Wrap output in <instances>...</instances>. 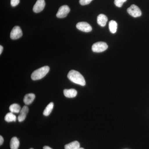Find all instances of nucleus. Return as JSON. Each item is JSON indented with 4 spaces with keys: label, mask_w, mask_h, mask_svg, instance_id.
<instances>
[{
    "label": "nucleus",
    "mask_w": 149,
    "mask_h": 149,
    "mask_svg": "<svg viewBox=\"0 0 149 149\" xmlns=\"http://www.w3.org/2000/svg\"><path fill=\"white\" fill-rule=\"evenodd\" d=\"M68 77L71 82L81 86H85L86 82L85 78L80 72L74 70L69 71L68 74Z\"/></svg>",
    "instance_id": "f257e3e1"
},
{
    "label": "nucleus",
    "mask_w": 149,
    "mask_h": 149,
    "mask_svg": "<svg viewBox=\"0 0 149 149\" xmlns=\"http://www.w3.org/2000/svg\"><path fill=\"white\" fill-rule=\"evenodd\" d=\"M49 66H45L36 70L31 74V78L33 80H40L46 76L49 71Z\"/></svg>",
    "instance_id": "f03ea898"
},
{
    "label": "nucleus",
    "mask_w": 149,
    "mask_h": 149,
    "mask_svg": "<svg viewBox=\"0 0 149 149\" xmlns=\"http://www.w3.org/2000/svg\"><path fill=\"white\" fill-rule=\"evenodd\" d=\"M107 45L104 42H97L92 46V49L93 52L100 53L106 50L108 48Z\"/></svg>",
    "instance_id": "7ed1b4c3"
},
{
    "label": "nucleus",
    "mask_w": 149,
    "mask_h": 149,
    "mask_svg": "<svg viewBox=\"0 0 149 149\" xmlns=\"http://www.w3.org/2000/svg\"><path fill=\"white\" fill-rule=\"evenodd\" d=\"M127 12L131 16L134 17H139L142 15V12L139 7L132 5L127 9Z\"/></svg>",
    "instance_id": "20e7f679"
},
{
    "label": "nucleus",
    "mask_w": 149,
    "mask_h": 149,
    "mask_svg": "<svg viewBox=\"0 0 149 149\" xmlns=\"http://www.w3.org/2000/svg\"><path fill=\"white\" fill-rule=\"evenodd\" d=\"M70 11V8L68 6L63 5L61 6L56 14V17L58 18H63L66 17Z\"/></svg>",
    "instance_id": "39448f33"
},
{
    "label": "nucleus",
    "mask_w": 149,
    "mask_h": 149,
    "mask_svg": "<svg viewBox=\"0 0 149 149\" xmlns=\"http://www.w3.org/2000/svg\"><path fill=\"white\" fill-rule=\"evenodd\" d=\"M22 36V31L19 26H16L14 27L10 32V37L12 40L19 39Z\"/></svg>",
    "instance_id": "423d86ee"
},
{
    "label": "nucleus",
    "mask_w": 149,
    "mask_h": 149,
    "mask_svg": "<svg viewBox=\"0 0 149 149\" xmlns=\"http://www.w3.org/2000/svg\"><path fill=\"white\" fill-rule=\"evenodd\" d=\"M76 27L80 31L85 32H90L92 30L91 25L86 22H78L76 24Z\"/></svg>",
    "instance_id": "0eeeda50"
},
{
    "label": "nucleus",
    "mask_w": 149,
    "mask_h": 149,
    "mask_svg": "<svg viewBox=\"0 0 149 149\" xmlns=\"http://www.w3.org/2000/svg\"><path fill=\"white\" fill-rule=\"evenodd\" d=\"M45 0H37L33 7V10L35 13H39L45 8Z\"/></svg>",
    "instance_id": "6e6552de"
},
{
    "label": "nucleus",
    "mask_w": 149,
    "mask_h": 149,
    "mask_svg": "<svg viewBox=\"0 0 149 149\" xmlns=\"http://www.w3.org/2000/svg\"><path fill=\"white\" fill-rule=\"evenodd\" d=\"M28 111H29V109H28V107L26 106H24L20 110L18 118H17L19 122H22L25 120Z\"/></svg>",
    "instance_id": "1a4fd4ad"
},
{
    "label": "nucleus",
    "mask_w": 149,
    "mask_h": 149,
    "mask_svg": "<svg viewBox=\"0 0 149 149\" xmlns=\"http://www.w3.org/2000/svg\"><path fill=\"white\" fill-rule=\"evenodd\" d=\"M107 21V17L102 14L99 15L97 18V22L98 24L102 27H104L106 25Z\"/></svg>",
    "instance_id": "9d476101"
},
{
    "label": "nucleus",
    "mask_w": 149,
    "mask_h": 149,
    "mask_svg": "<svg viewBox=\"0 0 149 149\" xmlns=\"http://www.w3.org/2000/svg\"><path fill=\"white\" fill-rule=\"evenodd\" d=\"M63 94L67 98H73L77 95V91L74 89H65L63 91Z\"/></svg>",
    "instance_id": "9b49d317"
},
{
    "label": "nucleus",
    "mask_w": 149,
    "mask_h": 149,
    "mask_svg": "<svg viewBox=\"0 0 149 149\" xmlns=\"http://www.w3.org/2000/svg\"><path fill=\"white\" fill-rule=\"evenodd\" d=\"M35 98V94H33V93H29V94H27L24 96L23 101L25 104L28 105L33 102Z\"/></svg>",
    "instance_id": "f8f14e48"
},
{
    "label": "nucleus",
    "mask_w": 149,
    "mask_h": 149,
    "mask_svg": "<svg viewBox=\"0 0 149 149\" xmlns=\"http://www.w3.org/2000/svg\"><path fill=\"white\" fill-rule=\"evenodd\" d=\"M65 149H79L80 148V144L77 141H74L65 145Z\"/></svg>",
    "instance_id": "ddd939ff"
},
{
    "label": "nucleus",
    "mask_w": 149,
    "mask_h": 149,
    "mask_svg": "<svg viewBox=\"0 0 149 149\" xmlns=\"http://www.w3.org/2000/svg\"><path fill=\"white\" fill-rule=\"evenodd\" d=\"M19 145V141L17 137H14L12 138L10 142L11 149H18Z\"/></svg>",
    "instance_id": "4468645a"
},
{
    "label": "nucleus",
    "mask_w": 149,
    "mask_h": 149,
    "mask_svg": "<svg viewBox=\"0 0 149 149\" xmlns=\"http://www.w3.org/2000/svg\"><path fill=\"white\" fill-rule=\"evenodd\" d=\"M110 31L113 34H114L117 31L118 24L117 22L114 20H111L109 22Z\"/></svg>",
    "instance_id": "2eb2a0df"
},
{
    "label": "nucleus",
    "mask_w": 149,
    "mask_h": 149,
    "mask_svg": "<svg viewBox=\"0 0 149 149\" xmlns=\"http://www.w3.org/2000/svg\"><path fill=\"white\" fill-rule=\"evenodd\" d=\"M21 107L17 104H13L11 105L9 107V110L11 112L13 113H18L21 110Z\"/></svg>",
    "instance_id": "dca6fc26"
},
{
    "label": "nucleus",
    "mask_w": 149,
    "mask_h": 149,
    "mask_svg": "<svg viewBox=\"0 0 149 149\" xmlns=\"http://www.w3.org/2000/svg\"><path fill=\"white\" fill-rule=\"evenodd\" d=\"M5 120L7 122H13L16 120V116L13 114V113L10 112L7 113L5 117Z\"/></svg>",
    "instance_id": "f3484780"
},
{
    "label": "nucleus",
    "mask_w": 149,
    "mask_h": 149,
    "mask_svg": "<svg viewBox=\"0 0 149 149\" xmlns=\"http://www.w3.org/2000/svg\"><path fill=\"white\" fill-rule=\"evenodd\" d=\"M54 104L53 102H50L47 106L43 112V114L45 116H48L50 114L53 109Z\"/></svg>",
    "instance_id": "a211bd4d"
},
{
    "label": "nucleus",
    "mask_w": 149,
    "mask_h": 149,
    "mask_svg": "<svg viewBox=\"0 0 149 149\" xmlns=\"http://www.w3.org/2000/svg\"><path fill=\"white\" fill-rule=\"evenodd\" d=\"M127 0H115L114 4L118 7H121L123 3L126 2Z\"/></svg>",
    "instance_id": "6ab92c4d"
},
{
    "label": "nucleus",
    "mask_w": 149,
    "mask_h": 149,
    "mask_svg": "<svg viewBox=\"0 0 149 149\" xmlns=\"http://www.w3.org/2000/svg\"><path fill=\"white\" fill-rule=\"evenodd\" d=\"M93 0H80L79 3L81 5L85 6L89 4Z\"/></svg>",
    "instance_id": "aec40b11"
},
{
    "label": "nucleus",
    "mask_w": 149,
    "mask_h": 149,
    "mask_svg": "<svg viewBox=\"0 0 149 149\" xmlns=\"http://www.w3.org/2000/svg\"><path fill=\"white\" fill-rule=\"evenodd\" d=\"M19 3V0H11V5L13 7H15L18 5Z\"/></svg>",
    "instance_id": "412c9836"
},
{
    "label": "nucleus",
    "mask_w": 149,
    "mask_h": 149,
    "mask_svg": "<svg viewBox=\"0 0 149 149\" xmlns=\"http://www.w3.org/2000/svg\"><path fill=\"white\" fill-rule=\"evenodd\" d=\"M4 142V139L3 138L2 136H0V145L1 146L3 144Z\"/></svg>",
    "instance_id": "4be33fe9"
},
{
    "label": "nucleus",
    "mask_w": 149,
    "mask_h": 149,
    "mask_svg": "<svg viewBox=\"0 0 149 149\" xmlns=\"http://www.w3.org/2000/svg\"><path fill=\"white\" fill-rule=\"evenodd\" d=\"M3 47L1 45L0 46V54H2L3 51Z\"/></svg>",
    "instance_id": "5701e85b"
},
{
    "label": "nucleus",
    "mask_w": 149,
    "mask_h": 149,
    "mask_svg": "<svg viewBox=\"0 0 149 149\" xmlns=\"http://www.w3.org/2000/svg\"><path fill=\"white\" fill-rule=\"evenodd\" d=\"M43 149H52V148H51L50 147L47 146H45L43 147Z\"/></svg>",
    "instance_id": "b1692460"
},
{
    "label": "nucleus",
    "mask_w": 149,
    "mask_h": 149,
    "mask_svg": "<svg viewBox=\"0 0 149 149\" xmlns=\"http://www.w3.org/2000/svg\"><path fill=\"white\" fill-rule=\"evenodd\" d=\"M79 149H84V148H80Z\"/></svg>",
    "instance_id": "393cba45"
},
{
    "label": "nucleus",
    "mask_w": 149,
    "mask_h": 149,
    "mask_svg": "<svg viewBox=\"0 0 149 149\" xmlns=\"http://www.w3.org/2000/svg\"><path fill=\"white\" fill-rule=\"evenodd\" d=\"M33 149V148H30V149Z\"/></svg>",
    "instance_id": "a878e982"
}]
</instances>
